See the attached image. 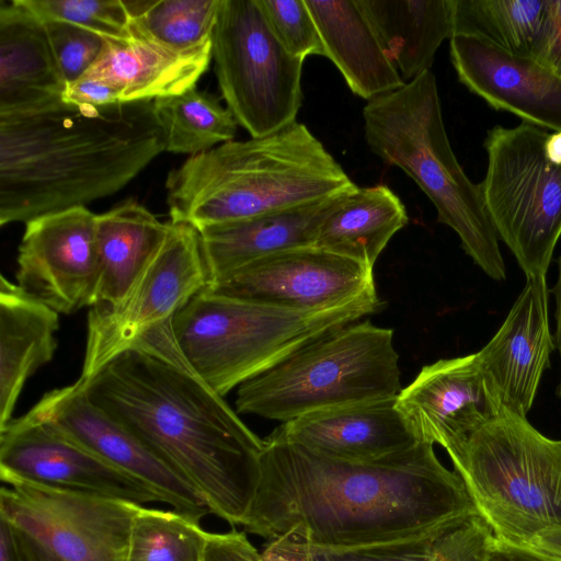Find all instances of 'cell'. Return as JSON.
Returning a JSON list of instances; mask_svg holds the SVG:
<instances>
[{
	"mask_svg": "<svg viewBox=\"0 0 561 561\" xmlns=\"http://www.w3.org/2000/svg\"><path fill=\"white\" fill-rule=\"evenodd\" d=\"M474 515L461 477L439 461L431 443L353 462L318 455L271 433L242 526L272 539L297 525L312 546L352 547L456 526Z\"/></svg>",
	"mask_w": 561,
	"mask_h": 561,
	"instance_id": "6da1fadb",
	"label": "cell"
},
{
	"mask_svg": "<svg viewBox=\"0 0 561 561\" xmlns=\"http://www.w3.org/2000/svg\"><path fill=\"white\" fill-rule=\"evenodd\" d=\"M172 319L76 383L180 472L213 514L243 525L260 482L264 439L191 369Z\"/></svg>",
	"mask_w": 561,
	"mask_h": 561,
	"instance_id": "7a4b0ae2",
	"label": "cell"
},
{
	"mask_svg": "<svg viewBox=\"0 0 561 561\" xmlns=\"http://www.w3.org/2000/svg\"><path fill=\"white\" fill-rule=\"evenodd\" d=\"M152 102L0 116V226L122 190L165 151Z\"/></svg>",
	"mask_w": 561,
	"mask_h": 561,
	"instance_id": "3957f363",
	"label": "cell"
},
{
	"mask_svg": "<svg viewBox=\"0 0 561 561\" xmlns=\"http://www.w3.org/2000/svg\"><path fill=\"white\" fill-rule=\"evenodd\" d=\"M357 187L323 144L297 121L270 135L231 140L192 156L165 181L171 221L198 231Z\"/></svg>",
	"mask_w": 561,
	"mask_h": 561,
	"instance_id": "277c9868",
	"label": "cell"
},
{
	"mask_svg": "<svg viewBox=\"0 0 561 561\" xmlns=\"http://www.w3.org/2000/svg\"><path fill=\"white\" fill-rule=\"evenodd\" d=\"M363 119L369 149L419 185L438 221L458 234L465 252L489 277L505 279L499 237L480 185L470 181L450 146L434 73L426 71L368 101Z\"/></svg>",
	"mask_w": 561,
	"mask_h": 561,
	"instance_id": "5b68a950",
	"label": "cell"
},
{
	"mask_svg": "<svg viewBox=\"0 0 561 561\" xmlns=\"http://www.w3.org/2000/svg\"><path fill=\"white\" fill-rule=\"evenodd\" d=\"M380 307L377 294L331 308L298 311L202 289L174 314L172 330L191 369L224 397L308 344Z\"/></svg>",
	"mask_w": 561,
	"mask_h": 561,
	"instance_id": "8992f818",
	"label": "cell"
},
{
	"mask_svg": "<svg viewBox=\"0 0 561 561\" xmlns=\"http://www.w3.org/2000/svg\"><path fill=\"white\" fill-rule=\"evenodd\" d=\"M402 390L391 329L339 328L238 387L236 408L282 423L334 408L397 398Z\"/></svg>",
	"mask_w": 561,
	"mask_h": 561,
	"instance_id": "52a82bcc",
	"label": "cell"
},
{
	"mask_svg": "<svg viewBox=\"0 0 561 561\" xmlns=\"http://www.w3.org/2000/svg\"><path fill=\"white\" fill-rule=\"evenodd\" d=\"M496 540L528 547L561 525V439L507 410L478 427L455 467Z\"/></svg>",
	"mask_w": 561,
	"mask_h": 561,
	"instance_id": "ba28073f",
	"label": "cell"
},
{
	"mask_svg": "<svg viewBox=\"0 0 561 561\" xmlns=\"http://www.w3.org/2000/svg\"><path fill=\"white\" fill-rule=\"evenodd\" d=\"M550 133L523 122L491 128L479 184L494 229L527 278L546 277L561 237V161L547 151Z\"/></svg>",
	"mask_w": 561,
	"mask_h": 561,
	"instance_id": "9c48e42d",
	"label": "cell"
},
{
	"mask_svg": "<svg viewBox=\"0 0 561 561\" xmlns=\"http://www.w3.org/2000/svg\"><path fill=\"white\" fill-rule=\"evenodd\" d=\"M211 60L228 110L251 137L296 122L304 59L276 39L256 0L220 1Z\"/></svg>",
	"mask_w": 561,
	"mask_h": 561,
	"instance_id": "30bf717a",
	"label": "cell"
},
{
	"mask_svg": "<svg viewBox=\"0 0 561 561\" xmlns=\"http://www.w3.org/2000/svg\"><path fill=\"white\" fill-rule=\"evenodd\" d=\"M209 284L201 236L184 222L169 221L168 233L115 305L90 308L79 380H85L150 329L171 320Z\"/></svg>",
	"mask_w": 561,
	"mask_h": 561,
	"instance_id": "8fae6325",
	"label": "cell"
},
{
	"mask_svg": "<svg viewBox=\"0 0 561 561\" xmlns=\"http://www.w3.org/2000/svg\"><path fill=\"white\" fill-rule=\"evenodd\" d=\"M141 506L24 482L0 491V517L62 561H126Z\"/></svg>",
	"mask_w": 561,
	"mask_h": 561,
	"instance_id": "7c38bea8",
	"label": "cell"
},
{
	"mask_svg": "<svg viewBox=\"0 0 561 561\" xmlns=\"http://www.w3.org/2000/svg\"><path fill=\"white\" fill-rule=\"evenodd\" d=\"M0 478L138 505L164 503L153 489L30 411L0 431Z\"/></svg>",
	"mask_w": 561,
	"mask_h": 561,
	"instance_id": "4fadbf2b",
	"label": "cell"
},
{
	"mask_svg": "<svg viewBox=\"0 0 561 561\" xmlns=\"http://www.w3.org/2000/svg\"><path fill=\"white\" fill-rule=\"evenodd\" d=\"M227 298L311 311L377 294L374 268L317 247L277 252L204 288Z\"/></svg>",
	"mask_w": 561,
	"mask_h": 561,
	"instance_id": "5bb4252c",
	"label": "cell"
},
{
	"mask_svg": "<svg viewBox=\"0 0 561 561\" xmlns=\"http://www.w3.org/2000/svg\"><path fill=\"white\" fill-rule=\"evenodd\" d=\"M96 215L87 206L25 222L16 284L59 314L94 305L99 276Z\"/></svg>",
	"mask_w": 561,
	"mask_h": 561,
	"instance_id": "9a60e30c",
	"label": "cell"
},
{
	"mask_svg": "<svg viewBox=\"0 0 561 561\" xmlns=\"http://www.w3.org/2000/svg\"><path fill=\"white\" fill-rule=\"evenodd\" d=\"M30 412L161 495L195 522L211 511L198 491L127 427L91 402L77 383L46 392Z\"/></svg>",
	"mask_w": 561,
	"mask_h": 561,
	"instance_id": "2e32d148",
	"label": "cell"
},
{
	"mask_svg": "<svg viewBox=\"0 0 561 561\" xmlns=\"http://www.w3.org/2000/svg\"><path fill=\"white\" fill-rule=\"evenodd\" d=\"M397 407L419 440L440 445L454 467L471 434L500 412L486 390L476 353L424 366L402 388Z\"/></svg>",
	"mask_w": 561,
	"mask_h": 561,
	"instance_id": "e0dca14e",
	"label": "cell"
},
{
	"mask_svg": "<svg viewBox=\"0 0 561 561\" xmlns=\"http://www.w3.org/2000/svg\"><path fill=\"white\" fill-rule=\"evenodd\" d=\"M554 347L546 277L527 278L503 324L476 353L486 390L499 410L526 417Z\"/></svg>",
	"mask_w": 561,
	"mask_h": 561,
	"instance_id": "ac0fdd59",
	"label": "cell"
},
{
	"mask_svg": "<svg viewBox=\"0 0 561 561\" xmlns=\"http://www.w3.org/2000/svg\"><path fill=\"white\" fill-rule=\"evenodd\" d=\"M449 51L459 81L490 106L561 133V79L553 72L474 36L454 35Z\"/></svg>",
	"mask_w": 561,
	"mask_h": 561,
	"instance_id": "d6986e66",
	"label": "cell"
},
{
	"mask_svg": "<svg viewBox=\"0 0 561 561\" xmlns=\"http://www.w3.org/2000/svg\"><path fill=\"white\" fill-rule=\"evenodd\" d=\"M318 455L343 461L378 460L421 440L397 407V398L317 411L273 432Z\"/></svg>",
	"mask_w": 561,
	"mask_h": 561,
	"instance_id": "ffe728a7",
	"label": "cell"
},
{
	"mask_svg": "<svg viewBox=\"0 0 561 561\" xmlns=\"http://www.w3.org/2000/svg\"><path fill=\"white\" fill-rule=\"evenodd\" d=\"M66 85L43 21L20 0H1L0 116L55 107Z\"/></svg>",
	"mask_w": 561,
	"mask_h": 561,
	"instance_id": "44dd1931",
	"label": "cell"
},
{
	"mask_svg": "<svg viewBox=\"0 0 561 561\" xmlns=\"http://www.w3.org/2000/svg\"><path fill=\"white\" fill-rule=\"evenodd\" d=\"M345 194L199 230L209 284L267 255L314 247L320 224Z\"/></svg>",
	"mask_w": 561,
	"mask_h": 561,
	"instance_id": "7402d4cb",
	"label": "cell"
},
{
	"mask_svg": "<svg viewBox=\"0 0 561 561\" xmlns=\"http://www.w3.org/2000/svg\"><path fill=\"white\" fill-rule=\"evenodd\" d=\"M59 313L0 277V431L11 421L26 380L57 348Z\"/></svg>",
	"mask_w": 561,
	"mask_h": 561,
	"instance_id": "603a6c76",
	"label": "cell"
},
{
	"mask_svg": "<svg viewBox=\"0 0 561 561\" xmlns=\"http://www.w3.org/2000/svg\"><path fill=\"white\" fill-rule=\"evenodd\" d=\"M130 35L126 42L105 41L99 58L85 72L112 83L123 103L154 101L185 92L196 87L210 64L211 48L179 54Z\"/></svg>",
	"mask_w": 561,
	"mask_h": 561,
	"instance_id": "cb8c5ba5",
	"label": "cell"
},
{
	"mask_svg": "<svg viewBox=\"0 0 561 561\" xmlns=\"http://www.w3.org/2000/svg\"><path fill=\"white\" fill-rule=\"evenodd\" d=\"M320 34L324 57L350 90L370 101L405 82L383 51L355 0H305Z\"/></svg>",
	"mask_w": 561,
	"mask_h": 561,
	"instance_id": "d4e9b609",
	"label": "cell"
},
{
	"mask_svg": "<svg viewBox=\"0 0 561 561\" xmlns=\"http://www.w3.org/2000/svg\"><path fill=\"white\" fill-rule=\"evenodd\" d=\"M404 82L430 71L454 35L455 0H355Z\"/></svg>",
	"mask_w": 561,
	"mask_h": 561,
	"instance_id": "484cf974",
	"label": "cell"
},
{
	"mask_svg": "<svg viewBox=\"0 0 561 561\" xmlns=\"http://www.w3.org/2000/svg\"><path fill=\"white\" fill-rule=\"evenodd\" d=\"M168 230L169 222L135 201L96 215L99 276L93 306L115 305L125 296Z\"/></svg>",
	"mask_w": 561,
	"mask_h": 561,
	"instance_id": "4316f807",
	"label": "cell"
},
{
	"mask_svg": "<svg viewBox=\"0 0 561 561\" xmlns=\"http://www.w3.org/2000/svg\"><path fill=\"white\" fill-rule=\"evenodd\" d=\"M408 221L404 205L388 186L357 187L325 215L314 247L374 268L390 239Z\"/></svg>",
	"mask_w": 561,
	"mask_h": 561,
	"instance_id": "83f0119b",
	"label": "cell"
},
{
	"mask_svg": "<svg viewBox=\"0 0 561 561\" xmlns=\"http://www.w3.org/2000/svg\"><path fill=\"white\" fill-rule=\"evenodd\" d=\"M165 151L190 157L234 139L238 123L218 99L196 87L152 102Z\"/></svg>",
	"mask_w": 561,
	"mask_h": 561,
	"instance_id": "f1b7e54d",
	"label": "cell"
},
{
	"mask_svg": "<svg viewBox=\"0 0 561 561\" xmlns=\"http://www.w3.org/2000/svg\"><path fill=\"white\" fill-rule=\"evenodd\" d=\"M221 0H123L129 32L171 51L211 48Z\"/></svg>",
	"mask_w": 561,
	"mask_h": 561,
	"instance_id": "f546056e",
	"label": "cell"
},
{
	"mask_svg": "<svg viewBox=\"0 0 561 561\" xmlns=\"http://www.w3.org/2000/svg\"><path fill=\"white\" fill-rule=\"evenodd\" d=\"M545 9L546 0H455L454 35L474 36L530 57Z\"/></svg>",
	"mask_w": 561,
	"mask_h": 561,
	"instance_id": "4dcf8cb0",
	"label": "cell"
},
{
	"mask_svg": "<svg viewBox=\"0 0 561 561\" xmlns=\"http://www.w3.org/2000/svg\"><path fill=\"white\" fill-rule=\"evenodd\" d=\"M208 533L175 511L141 506L133 519L126 561H204Z\"/></svg>",
	"mask_w": 561,
	"mask_h": 561,
	"instance_id": "1f68e13d",
	"label": "cell"
},
{
	"mask_svg": "<svg viewBox=\"0 0 561 561\" xmlns=\"http://www.w3.org/2000/svg\"><path fill=\"white\" fill-rule=\"evenodd\" d=\"M42 21H61L89 30L104 41L130 39L123 0H20Z\"/></svg>",
	"mask_w": 561,
	"mask_h": 561,
	"instance_id": "d6a6232c",
	"label": "cell"
},
{
	"mask_svg": "<svg viewBox=\"0 0 561 561\" xmlns=\"http://www.w3.org/2000/svg\"><path fill=\"white\" fill-rule=\"evenodd\" d=\"M267 25L293 56H324L317 25L305 0H256Z\"/></svg>",
	"mask_w": 561,
	"mask_h": 561,
	"instance_id": "836d02e7",
	"label": "cell"
},
{
	"mask_svg": "<svg viewBox=\"0 0 561 561\" xmlns=\"http://www.w3.org/2000/svg\"><path fill=\"white\" fill-rule=\"evenodd\" d=\"M451 527L369 545L352 547L313 546V561H430L434 541Z\"/></svg>",
	"mask_w": 561,
	"mask_h": 561,
	"instance_id": "e575fe53",
	"label": "cell"
},
{
	"mask_svg": "<svg viewBox=\"0 0 561 561\" xmlns=\"http://www.w3.org/2000/svg\"><path fill=\"white\" fill-rule=\"evenodd\" d=\"M66 83L85 75L99 58L105 41L98 34L61 21H43Z\"/></svg>",
	"mask_w": 561,
	"mask_h": 561,
	"instance_id": "d590c367",
	"label": "cell"
},
{
	"mask_svg": "<svg viewBox=\"0 0 561 561\" xmlns=\"http://www.w3.org/2000/svg\"><path fill=\"white\" fill-rule=\"evenodd\" d=\"M494 538L480 515L471 516L437 537L430 561H485Z\"/></svg>",
	"mask_w": 561,
	"mask_h": 561,
	"instance_id": "8d00e7d4",
	"label": "cell"
},
{
	"mask_svg": "<svg viewBox=\"0 0 561 561\" xmlns=\"http://www.w3.org/2000/svg\"><path fill=\"white\" fill-rule=\"evenodd\" d=\"M530 57L561 79V0H546Z\"/></svg>",
	"mask_w": 561,
	"mask_h": 561,
	"instance_id": "74e56055",
	"label": "cell"
},
{
	"mask_svg": "<svg viewBox=\"0 0 561 561\" xmlns=\"http://www.w3.org/2000/svg\"><path fill=\"white\" fill-rule=\"evenodd\" d=\"M62 102L77 106H107L123 103L118 90L112 83L88 75L66 85Z\"/></svg>",
	"mask_w": 561,
	"mask_h": 561,
	"instance_id": "f35d334b",
	"label": "cell"
},
{
	"mask_svg": "<svg viewBox=\"0 0 561 561\" xmlns=\"http://www.w3.org/2000/svg\"><path fill=\"white\" fill-rule=\"evenodd\" d=\"M204 561H262L261 553L243 533H208Z\"/></svg>",
	"mask_w": 561,
	"mask_h": 561,
	"instance_id": "ab89813d",
	"label": "cell"
},
{
	"mask_svg": "<svg viewBox=\"0 0 561 561\" xmlns=\"http://www.w3.org/2000/svg\"><path fill=\"white\" fill-rule=\"evenodd\" d=\"M261 557L262 561H313V546L305 529L296 525L272 538Z\"/></svg>",
	"mask_w": 561,
	"mask_h": 561,
	"instance_id": "60d3db41",
	"label": "cell"
},
{
	"mask_svg": "<svg viewBox=\"0 0 561 561\" xmlns=\"http://www.w3.org/2000/svg\"><path fill=\"white\" fill-rule=\"evenodd\" d=\"M485 561H560L529 547L514 546L494 538Z\"/></svg>",
	"mask_w": 561,
	"mask_h": 561,
	"instance_id": "b9f144b4",
	"label": "cell"
},
{
	"mask_svg": "<svg viewBox=\"0 0 561 561\" xmlns=\"http://www.w3.org/2000/svg\"><path fill=\"white\" fill-rule=\"evenodd\" d=\"M0 561H31L19 530L0 517Z\"/></svg>",
	"mask_w": 561,
	"mask_h": 561,
	"instance_id": "7bdbcfd3",
	"label": "cell"
},
{
	"mask_svg": "<svg viewBox=\"0 0 561 561\" xmlns=\"http://www.w3.org/2000/svg\"><path fill=\"white\" fill-rule=\"evenodd\" d=\"M528 547L561 561V525L541 530Z\"/></svg>",
	"mask_w": 561,
	"mask_h": 561,
	"instance_id": "ee69618b",
	"label": "cell"
},
{
	"mask_svg": "<svg viewBox=\"0 0 561 561\" xmlns=\"http://www.w3.org/2000/svg\"><path fill=\"white\" fill-rule=\"evenodd\" d=\"M551 291L553 293L556 299V333L553 340L561 358V255L558 260V279ZM557 393L561 398V379L557 389Z\"/></svg>",
	"mask_w": 561,
	"mask_h": 561,
	"instance_id": "f6af8a7d",
	"label": "cell"
},
{
	"mask_svg": "<svg viewBox=\"0 0 561 561\" xmlns=\"http://www.w3.org/2000/svg\"><path fill=\"white\" fill-rule=\"evenodd\" d=\"M19 534L31 561H62L24 533L19 530Z\"/></svg>",
	"mask_w": 561,
	"mask_h": 561,
	"instance_id": "bcb514c9",
	"label": "cell"
}]
</instances>
